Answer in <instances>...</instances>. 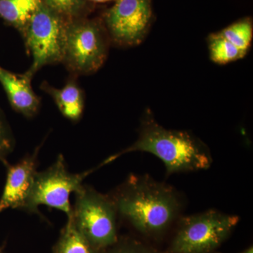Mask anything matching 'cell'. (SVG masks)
<instances>
[{
    "label": "cell",
    "mask_w": 253,
    "mask_h": 253,
    "mask_svg": "<svg viewBox=\"0 0 253 253\" xmlns=\"http://www.w3.org/2000/svg\"><path fill=\"white\" fill-rule=\"evenodd\" d=\"M113 200L118 214L149 237L162 235L182 209L174 188L148 175L131 176Z\"/></svg>",
    "instance_id": "6da1fadb"
},
{
    "label": "cell",
    "mask_w": 253,
    "mask_h": 253,
    "mask_svg": "<svg viewBox=\"0 0 253 253\" xmlns=\"http://www.w3.org/2000/svg\"><path fill=\"white\" fill-rule=\"evenodd\" d=\"M134 151L149 153L159 158L168 175L205 170L212 164L211 152L201 141L185 131L166 129L150 116L145 118L137 140L123 152L108 158L104 163Z\"/></svg>",
    "instance_id": "7a4b0ae2"
},
{
    "label": "cell",
    "mask_w": 253,
    "mask_h": 253,
    "mask_svg": "<svg viewBox=\"0 0 253 253\" xmlns=\"http://www.w3.org/2000/svg\"><path fill=\"white\" fill-rule=\"evenodd\" d=\"M76 195L71 216L78 229L101 252L111 247L118 241L113 200L89 186H83Z\"/></svg>",
    "instance_id": "3957f363"
},
{
    "label": "cell",
    "mask_w": 253,
    "mask_h": 253,
    "mask_svg": "<svg viewBox=\"0 0 253 253\" xmlns=\"http://www.w3.org/2000/svg\"><path fill=\"white\" fill-rule=\"evenodd\" d=\"M239 220L237 215L216 210L182 218L169 253H212L228 239Z\"/></svg>",
    "instance_id": "277c9868"
},
{
    "label": "cell",
    "mask_w": 253,
    "mask_h": 253,
    "mask_svg": "<svg viewBox=\"0 0 253 253\" xmlns=\"http://www.w3.org/2000/svg\"><path fill=\"white\" fill-rule=\"evenodd\" d=\"M68 23L44 3L35 13L22 33L33 57L26 76L33 78L43 66L63 61Z\"/></svg>",
    "instance_id": "5b68a950"
},
{
    "label": "cell",
    "mask_w": 253,
    "mask_h": 253,
    "mask_svg": "<svg viewBox=\"0 0 253 253\" xmlns=\"http://www.w3.org/2000/svg\"><path fill=\"white\" fill-rule=\"evenodd\" d=\"M94 169L72 174L67 170L64 158L60 156L51 167L37 172L25 209L36 212L40 206H46L62 211L69 217L73 211L70 203L71 194L83 188L84 178Z\"/></svg>",
    "instance_id": "8992f818"
},
{
    "label": "cell",
    "mask_w": 253,
    "mask_h": 253,
    "mask_svg": "<svg viewBox=\"0 0 253 253\" xmlns=\"http://www.w3.org/2000/svg\"><path fill=\"white\" fill-rule=\"evenodd\" d=\"M106 44L97 23L90 21H68L63 61L75 72L94 73L104 63Z\"/></svg>",
    "instance_id": "52a82bcc"
},
{
    "label": "cell",
    "mask_w": 253,
    "mask_h": 253,
    "mask_svg": "<svg viewBox=\"0 0 253 253\" xmlns=\"http://www.w3.org/2000/svg\"><path fill=\"white\" fill-rule=\"evenodd\" d=\"M151 16V0H116L106 15V22L115 41L134 45L144 38Z\"/></svg>",
    "instance_id": "ba28073f"
},
{
    "label": "cell",
    "mask_w": 253,
    "mask_h": 253,
    "mask_svg": "<svg viewBox=\"0 0 253 253\" xmlns=\"http://www.w3.org/2000/svg\"><path fill=\"white\" fill-rule=\"evenodd\" d=\"M37 154L8 168L4 191L0 199V212L7 209H25L37 174Z\"/></svg>",
    "instance_id": "9c48e42d"
},
{
    "label": "cell",
    "mask_w": 253,
    "mask_h": 253,
    "mask_svg": "<svg viewBox=\"0 0 253 253\" xmlns=\"http://www.w3.org/2000/svg\"><path fill=\"white\" fill-rule=\"evenodd\" d=\"M32 78L26 74H16L0 66V83L4 87L11 106L27 118L34 116L41 104L31 86Z\"/></svg>",
    "instance_id": "30bf717a"
},
{
    "label": "cell",
    "mask_w": 253,
    "mask_h": 253,
    "mask_svg": "<svg viewBox=\"0 0 253 253\" xmlns=\"http://www.w3.org/2000/svg\"><path fill=\"white\" fill-rule=\"evenodd\" d=\"M42 88L52 96L65 117L73 121H77L81 118L84 109V97L76 83L70 82L61 89H56L44 83Z\"/></svg>",
    "instance_id": "8fae6325"
},
{
    "label": "cell",
    "mask_w": 253,
    "mask_h": 253,
    "mask_svg": "<svg viewBox=\"0 0 253 253\" xmlns=\"http://www.w3.org/2000/svg\"><path fill=\"white\" fill-rule=\"evenodd\" d=\"M44 0H0V18L23 33Z\"/></svg>",
    "instance_id": "7c38bea8"
},
{
    "label": "cell",
    "mask_w": 253,
    "mask_h": 253,
    "mask_svg": "<svg viewBox=\"0 0 253 253\" xmlns=\"http://www.w3.org/2000/svg\"><path fill=\"white\" fill-rule=\"evenodd\" d=\"M52 253H101L78 229L71 216L61 231Z\"/></svg>",
    "instance_id": "4fadbf2b"
},
{
    "label": "cell",
    "mask_w": 253,
    "mask_h": 253,
    "mask_svg": "<svg viewBox=\"0 0 253 253\" xmlns=\"http://www.w3.org/2000/svg\"><path fill=\"white\" fill-rule=\"evenodd\" d=\"M209 49L211 59L219 64L237 61L246 54V51L240 49L219 33L212 35L210 38Z\"/></svg>",
    "instance_id": "5bb4252c"
},
{
    "label": "cell",
    "mask_w": 253,
    "mask_h": 253,
    "mask_svg": "<svg viewBox=\"0 0 253 253\" xmlns=\"http://www.w3.org/2000/svg\"><path fill=\"white\" fill-rule=\"evenodd\" d=\"M219 34L240 49L247 52L253 40V25L249 19H244L233 23Z\"/></svg>",
    "instance_id": "9a60e30c"
},
{
    "label": "cell",
    "mask_w": 253,
    "mask_h": 253,
    "mask_svg": "<svg viewBox=\"0 0 253 253\" xmlns=\"http://www.w3.org/2000/svg\"><path fill=\"white\" fill-rule=\"evenodd\" d=\"M44 3L63 17L71 18L79 16L84 7V0H44Z\"/></svg>",
    "instance_id": "2e32d148"
},
{
    "label": "cell",
    "mask_w": 253,
    "mask_h": 253,
    "mask_svg": "<svg viewBox=\"0 0 253 253\" xmlns=\"http://www.w3.org/2000/svg\"><path fill=\"white\" fill-rule=\"evenodd\" d=\"M105 253H156L152 249L134 240L118 239L111 247L105 250Z\"/></svg>",
    "instance_id": "e0dca14e"
},
{
    "label": "cell",
    "mask_w": 253,
    "mask_h": 253,
    "mask_svg": "<svg viewBox=\"0 0 253 253\" xmlns=\"http://www.w3.org/2000/svg\"><path fill=\"white\" fill-rule=\"evenodd\" d=\"M14 146V140L7 125L0 113V159L11 152Z\"/></svg>",
    "instance_id": "ac0fdd59"
},
{
    "label": "cell",
    "mask_w": 253,
    "mask_h": 253,
    "mask_svg": "<svg viewBox=\"0 0 253 253\" xmlns=\"http://www.w3.org/2000/svg\"><path fill=\"white\" fill-rule=\"evenodd\" d=\"M90 1L96 3H105L108 2V1H112V0H90Z\"/></svg>",
    "instance_id": "d6986e66"
},
{
    "label": "cell",
    "mask_w": 253,
    "mask_h": 253,
    "mask_svg": "<svg viewBox=\"0 0 253 253\" xmlns=\"http://www.w3.org/2000/svg\"><path fill=\"white\" fill-rule=\"evenodd\" d=\"M241 253H253V246L249 247V249L245 250L244 251H243V252Z\"/></svg>",
    "instance_id": "ffe728a7"
},
{
    "label": "cell",
    "mask_w": 253,
    "mask_h": 253,
    "mask_svg": "<svg viewBox=\"0 0 253 253\" xmlns=\"http://www.w3.org/2000/svg\"><path fill=\"white\" fill-rule=\"evenodd\" d=\"M0 253H1V251H0Z\"/></svg>",
    "instance_id": "44dd1931"
}]
</instances>
